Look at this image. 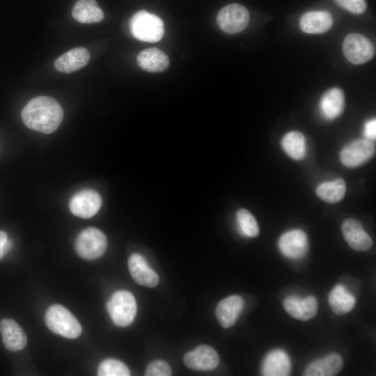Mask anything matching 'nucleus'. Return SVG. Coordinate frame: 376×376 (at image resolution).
Wrapping results in <instances>:
<instances>
[{
  "label": "nucleus",
  "mask_w": 376,
  "mask_h": 376,
  "mask_svg": "<svg viewBox=\"0 0 376 376\" xmlns=\"http://www.w3.org/2000/svg\"><path fill=\"white\" fill-rule=\"evenodd\" d=\"M21 117L24 125L44 134L54 132L63 118L60 104L53 97L38 96L31 99L23 108Z\"/></svg>",
  "instance_id": "f257e3e1"
},
{
  "label": "nucleus",
  "mask_w": 376,
  "mask_h": 376,
  "mask_svg": "<svg viewBox=\"0 0 376 376\" xmlns=\"http://www.w3.org/2000/svg\"><path fill=\"white\" fill-rule=\"evenodd\" d=\"M47 327L54 333L69 339L77 338L82 328L77 318L60 304L51 306L46 311Z\"/></svg>",
  "instance_id": "f03ea898"
},
{
  "label": "nucleus",
  "mask_w": 376,
  "mask_h": 376,
  "mask_svg": "<svg viewBox=\"0 0 376 376\" xmlns=\"http://www.w3.org/2000/svg\"><path fill=\"white\" fill-rule=\"evenodd\" d=\"M130 28L132 36L143 42H157L162 38L164 33L162 20L157 15L145 10H140L132 16Z\"/></svg>",
  "instance_id": "7ed1b4c3"
},
{
  "label": "nucleus",
  "mask_w": 376,
  "mask_h": 376,
  "mask_svg": "<svg viewBox=\"0 0 376 376\" xmlns=\"http://www.w3.org/2000/svg\"><path fill=\"white\" fill-rule=\"evenodd\" d=\"M107 309L116 325L127 327L133 322L136 313L135 298L128 291H116L108 301Z\"/></svg>",
  "instance_id": "20e7f679"
},
{
  "label": "nucleus",
  "mask_w": 376,
  "mask_h": 376,
  "mask_svg": "<svg viewBox=\"0 0 376 376\" xmlns=\"http://www.w3.org/2000/svg\"><path fill=\"white\" fill-rule=\"evenodd\" d=\"M107 245L105 235L99 229L90 227L83 230L75 241L78 255L86 260H94L104 253Z\"/></svg>",
  "instance_id": "39448f33"
},
{
  "label": "nucleus",
  "mask_w": 376,
  "mask_h": 376,
  "mask_svg": "<svg viewBox=\"0 0 376 376\" xmlns=\"http://www.w3.org/2000/svg\"><path fill=\"white\" fill-rule=\"evenodd\" d=\"M249 18V13L244 6L231 3L219 11L217 22L223 31L232 34L243 31L248 26Z\"/></svg>",
  "instance_id": "423d86ee"
},
{
  "label": "nucleus",
  "mask_w": 376,
  "mask_h": 376,
  "mask_svg": "<svg viewBox=\"0 0 376 376\" xmlns=\"http://www.w3.org/2000/svg\"><path fill=\"white\" fill-rule=\"evenodd\" d=\"M375 146L373 141L361 139L345 146L340 153L341 163L349 168H356L368 162L375 155Z\"/></svg>",
  "instance_id": "0eeeda50"
},
{
  "label": "nucleus",
  "mask_w": 376,
  "mask_h": 376,
  "mask_svg": "<svg viewBox=\"0 0 376 376\" xmlns=\"http://www.w3.org/2000/svg\"><path fill=\"white\" fill-rule=\"evenodd\" d=\"M343 52L350 62L362 64L373 57L375 48L366 37L359 33H350L343 41Z\"/></svg>",
  "instance_id": "6e6552de"
},
{
  "label": "nucleus",
  "mask_w": 376,
  "mask_h": 376,
  "mask_svg": "<svg viewBox=\"0 0 376 376\" xmlns=\"http://www.w3.org/2000/svg\"><path fill=\"white\" fill-rule=\"evenodd\" d=\"M102 205L100 194L93 189H83L75 194L70 198L69 208L72 214L88 219L97 213Z\"/></svg>",
  "instance_id": "1a4fd4ad"
},
{
  "label": "nucleus",
  "mask_w": 376,
  "mask_h": 376,
  "mask_svg": "<svg viewBox=\"0 0 376 376\" xmlns=\"http://www.w3.org/2000/svg\"><path fill=\"white\" fill-rule=\"evenodd\" d=\"M279 248L287 258L299 259L307 252V236L303 230L299 229L285 232L279 240Z\"/></svg>",
  "instance_id": "9d476101"
},
{
  "label": "nucleus",
  "mask_w": 376,
  "mask_h": 376,
  "mask_svg": "<svg viewBox=\"0 0 376 376\" xmlns=\"http://www.w3.org/2000/svg\"><path fill=\"white\" fill-rule=\"evenodd\" d=\"M185 364L195 370H211L219 364L217 352L210 346L202 345L187 352L183 358Z\"/></svg>",
  "instance_id": "9b49d317"
},
{
  "label": "nucleus",
  "mask_w": 376,
  "mask_h": 376,
  "mask_svg": "<svg viewBox=\"0 0 376 376\" xmlns=\"http://www.w3.org/2000/svg\"><path fill=\"white\" fill-rule=\"evenodd\" d=\"M341 229L345 241L354 250L366 251L372 246V238L359 221L347 219L343 221Z\"/></svg>",
  "instance_id": "f8f14e48"
},
{
  "label": "nucleus",
  "mask_w": 376,
  "mask_h": 376,
  "mask_svg": "<svg viewBox=\"0 0 376 376\" xmlns=\"http://www.w3.org/2000/svg\"><path fill=\"white\" fill-rule=\"evenodd\" d=\"M283 307L292 318L306 321L314 318L317 314L318 301L313 296H308L304 299L290 296L284 299Z\"/></svg>",
  "instance_id": "ddd939ff"
},
{
  "label": "nucleus",
  "mask_w": 376,
  "mask_h": 376,
  "mask_svg": "<svg viewBox=\"0 0 376 376\" xmlns=\"http://www.w3.org/2000/svg\"><path fill=\"white\" fill-rule=\"evenodd\" d=\"M244 302L239 295H231L221 300L216 308V316L224 328L232 327L237 320Z\"/></svg>",
  "instance_id": "4468645a"
},
{
  "label": "nucleus",
  "mask_w": 376,
  "mask_h": 376,
  "mask_svg": "<svg viewBox=\"0 0 376 376\" xmlns=\"http://www.w3.org/2000/svg\"><path fill=\"white\" fill-rule=\"evenodd\" d=\"M128 268L132 277L139 285L154 288L158 284V275L148 267L141 255H131L128 260Z\"/></svg>",
  "instance_id": "2eb2a0df"
},
{
  "label": "nucleus",
  "mask_w": 376,
  "mask_h": 376,
  "mask_svg": "<svg viewBox=\"0 0 376 376\" xmlns=\"http://www.w3.org/2000/svg\"><path fill=\"white\" fill-rule=\"evenodd\" d=\"M0 331L6 348L16 352L24 348L26 336L21 327L13 319L3 318L0 322Z\"/></svg>",
  "instance_id": "dca6fc26"
},
{
  "label": "nucleus",
  "mask_w": 376,
  "mask_h": 376,
  "mask_svg": "<svg viewBox=\"0 0 376 376\" xmlns=\"http://www.w3.org/2000/svg\"><path fill=\"white\" fill-rule=\"evenodd\" d=\"M291 363L288 354L279 349L269 352L262 365V373L265 376H286L290 373Z\"/></svg>",
  "instance_id": "f3484780"
},
{
  "label": "nucleus",
  "mask_w": 376,
  "mask_h": 376,
  "mask_svg": "<svg viewBox=\"0 0 376 376\" xmlns=\"http://www.w3.org/2000/svg\"><path fill=\"white\" fill-rule=\"evenodd\" d=\"M89 59L90 54L86 48L75 47L58 57L54 67L58 72L70 73L84 67Z\"/></svg>",
  "instance_id": "a211bd4d"
},
{
  "label": "nucleus",
  "mask_w": 376,
  "mask_h": 376,
  "mask_svg": "<svg viewBox=\"0 0 376 376\" xmlns=\"http://www.w3.org/2000/svg\"><path fill=\"white\" fill-rule=\"evenodd\" d=\"M332 25L331 15L324 10L307 12L299 21L301 29L307 33H322L330 29Z\"/></svg>",
  "instance_id": "6ab92c4d"
},
{
  "label": "nucleus",
  "mask_w": 376,
  "mask_h": 376,
  "mask_svg": "<svg viewBox=\"0 0 376 376\" xmlns=\"http://www.w3.org/2000/svg\"><path fill=\"white\" fill-rule=\"evenodd\" d=\"M343 365L342 357L337 353H331L310 363L304 375L334 376L340 371Z\"/></svg>",
  "instance_id": "aec40b11"
},
{
  "label": "nucleus",
  "mask_w": 376,
  "mask_h": 376,
  "mask_svg": "<svg viewBox=\"0 0 376 376\" xmlns=\"http://www.w3.org/2000/svg\"><path fill=\"white\" fill-rule=\"evenodd\" d=\"M345 107V96L338 88H332L325 92L320 101V109L322 116L333 120L343 113Z\"/></svg>",
  "instance_id": "412c9836"
},
{
  "label": "nucleus",
  "mask_w": 376,
  "mask_h": 376,
  "mask_svg": "<svg viewBox=\"0 0 376 376\" xmlns=\"http://www.w3.org/2000/svg\"><path fill=\"white\" fill-rule=\"evenodd\" d=\"M137 63L143 70L150 72H159L169 65L167 55L162 50L151 47L141 51L136 57Z\"/></svg>",
  "instance_id": "4be33fe9"
},
{
  "label": "nucleus",
  "mask_w": 376,
  "mask_h": 376,
  "mask_svg": "<svg viewBox=\"0 0 376 376\" xmlns=\"http://www.w3.org/2000/svg\"><path fill=\"white\" fill-rule=\"evenodd\" d=\"M72 15L75 20L84 24L99 22L104 18V13L95 0H78Z\"/></svg>",
  "instance_id": "5701e85b"
},
{
  "label": "nucleus",
  "mask_w": 376,
  "mask_h": 376,
  "mask_svg": "<svg viewBox=\"0 0 376 376\" xmlns=\"http://www.w3.org/2000/svg\"><path fill=\"white\" fill-rule=\"evenodd\" d=\"M329 304L337 315L345 314L353 309L356 299L343 285H336L329 295Z\"/></svg>",
  "instance_id": "b1692460"
},
{
  "label": "nucleus",
  "mask_w": 376,
  "mask_h": 376,
  "mask_svg": "<svg viewBox=\"0 0 376 376\" xmlns=\"http://www.w3.org/2000/svg\"><path fill=\"white\" fill-rule=\"evenodd\" d=\"M281 146L285 152L295 160H301L306 154L305 136L298 131L285 134L281 140Z\"/></svg>",
  "instance_id": "393cba45"
},
{
  "label": "nucleus",
  "mask_w": 376,
  "mask_h": 376,
  "mask_svg": "<svg viewBox=\"0 0 376 376\" xmlns=\"http://www.w3.org/2000/svg\"><path fill=\"white\" fill-rule=\"evenodd\" d=\"M346 185L342 178L320 184L316 189L317 196L322 201L335 203L339 202L345 196Z\"/></svg>",
  "instance_id": "a878e982"
},
{
  "label": "nucleus",
  "mask_w": 376,
  "mask_h": 376,
  "mask_svg": "<svg viewBox=\"0 0 376 376\" xmlns=\"http://www.w3.org/2000/svg\"><path fill=\"white\" fill-rule=\"evenodd\" d=\"M237 221L240 232L246 236L255 237L259 234V227L254 217L246 210L237 212Z\"/></svg>",
  "instance_id": "bb28decb"
},
{
  "label": "nucleus",
  "mask_w": 376,
  "mask_h": 376,
  "mask_svg": "<svg viewBox=\"0 0 376 376\" xmlns=\"http://www.w3.org/2000/svg\"><path fill=\"white\" fill-rule=\"evenodd\" d=\"M97 375L99 376H129L130 372L123 362L115 359H107L99 365Z\"/></svg>",
  "instance_id": "cd10ccee"
},
{
  "label": "nucleus",
  "mask_w": 376,
  "mask_h": 376,
  "mask_svg": "<svg viewBox=\"0 0 376 376\" xmlns=\"http://www.w3.org/2000/svg\"><path fill=\"white\" fill-rule=\"evenodd\" d=\"M171 368L169 363L162 360H155L151 362L145 372L146 376H169Z\"/></svg>",
  "instance_id": "c85d7f7f"
},
{
  "label": "nucleus",
  "mask_w": 376,
  "mask_h": 376,
  "mask_svg": "<svg viewBox=\"0 0 376 376\" xmlns=\"http://www.w3.org/2000/svg\"><path fill=\"white\" fill-rule=\"evenodd\" d=\"M342 8L354 14L363 13L366 8V0H335Z\"/></svg>",
  "instance_id": "c756f323"
},
{
  "label": "nucleus",
  "mask_w": 376,
  "mask_h": 376,
  "mask_svg": "<svg viewBox=\"0 0 376 376\" xmlns=\"http://www.w3.org/2000/svg\"><path fill=\"white\" fill-rule=\"evenodd\" d=\"M363 133L366 139L373 141L376 137V120L372 118L368 120L363 129Z\"/></svg>",
  "instance_id": "7c9ffc66"
},
{
  "label": "nucleus",
  "mask_w": 376,
  "mask_h": 376,
  "mask_svg": "<svg viewBox=\"0 0 376 376\" xmlns=\"http://www.w3.org/2000/svg\"><path fill=\"white\" fill-rule=\"evenodd\" d=\"M11 243L6 233L3 230H0V259H1L8 252Z\"/></svg>",
  "instance_id": "2f4dec72"
}]
</instances>
